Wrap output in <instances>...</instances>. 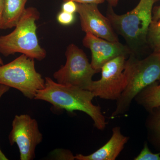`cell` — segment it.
<instances>
[{"mask_svg":"<svg viewBox=\"0 0 160 160\" xmlns=\"http://www.w3.org/2000/svg\"><path fill=\"white\" fill-rule=\"evenodd\" d=\"M4 1H5V0H0V30L1 29V22H2L3 7H4Z\"/></svg>","mask_w":160,"mask_h":160,"instance_id":"obj_23","label":"cell"},{"mask_svg":"<svg viewBox=\"0 0 160 160\" xmlns=\"http://www.w3.org/2000/svg\"><path fill=\"white\" fill-rule=\"evenodd\" d=\"M126 57L119 56L105 64L101 69V79L92 81L87 90L100 98L117 100L127 86V78L124 71Z\"/></svg>","mask_w":160,"mask_h":160,"instance_id":"obj_7","label":"cell"},{"mask_svg":"<svg viewBox=\"0 0 160 160\" xmlns=\"http://www.w3.org/2000/svg\"><path fill=\"white\" fill-rule=\"evenodd\" d=\"M135 98L140 105L150 112L160 106V84L155 82L147 86Z\"/></svg>","mask_w":160,"mask_h":160,"instance_id":"obj_13","label":"cell"},{"mask_svg":"<svg viewBox=\"0 0 160 160\" xmlns=\"http://www.w3.org/2000/svg\"><path fill=\"white\" fill-rule=\"evenodd\" d=\"M75 15L62 11L57 16V21L61 25L63 26H69L74 22Z\"/></svg>","mask_w":160,"mask_h":160,"instance_id":"obj_17","label":"cell"},{"mask_svg":"<svg viewBox=\"0 0 160 160\" xmlns=\"http://www.w3.org/2000/svg\"><path fill=\"white\" fill-rule=\"evenodd\" d=\"M159 1H160V0H159Z\"/></svg>","mask_w":160,"mask_h":160,"instance_id":"obj_26","label":"cell"},{"mask_svg":"<svg viewBox=\"0 0 160 160\" xmlns=\"http://www.w3.org/2000/svg\"><path fill=\"white\" fill-rule=\"evenodd\" d=\"M52 155L55 159L73 160L75 159V156L69 150L65 149H55L52 152Z\"/></svg>","mask_w":160,"mask_h":160,"instance_id":"obj_18","label":"cell"},{"mask_svg":"<svg viewBox=\"0 0 160 160\" xmlns=\"http://www.w3.org/2000/svg\"><path fill=\"white\" fill-rule=\"evenodd\" d=\"M159 20H160V6L155 8L153 14H152V21H158Z\"/></svg>","mask_w":160,"mask_h":160,"instance_id":"obj_22","label":"cell"},{"mask_svg":"<svg viewBox=\"0 0 160 160\" xmlns=\"http://www.w3.org/2000/svg\"><path fill=\"white\" fill-rule=\"evenodd\" d=\"M39 16L36 8H26L14 30L0 37V53L7 57L18 52L38 61L44 59L46 52L37 35L36 22Z\"/></svg>","mask_w":160,"mask_h":160,"instance_id":"obj_4","label":"cell"},{"mask_svg":"<svg viewBox=\"0 0 160 160\" xmlns=\"http://www.w3.org/2000/svg\"><path fill=\"white\" fill-rule=\"evenodd\" d=\"M45 79V87L38 92L35 100L50 103L56 111L83 112L93 120L96 128L104 130L106 125V119L101 107L92 104L95 96L92 92L76 86L59 84L50 78L46 77Z\"/></svg>","mask_w":160,"mask_h":160,"instance_id":"obj_1","label":"cell"},{"mask_svg":"<svg viewBox=\"0 0 160 160\" xmlns=\"http://www.w3.org/2000/svg\"><path fill=\"white\" fill-rule=\"evenodd\" d=\"M124 71L127 78V86L117 100L112 118L128 111L132 100L142 90L160 81V53L152 52L143 59H139L134 54L129 55Z\"/></svg>","mask_w":160,"mask_h":160,"instance_id":"obj_3","label":"cell"},{"mask_svg":"<svg viewBox=\"0 0 160 160\" xmlns=\"http://www.w3.org/2000/svg\"><path fill=\"white\" fill-rule=\"evenodd\" d=\"M3 65H4V62H3V60L0 57V66H2Z\"/></svg>","mask_w":160,"mask_h":160,"instance_id":"obj_25","label":"cell"},{"mask_svg":"<svg viewBox=\"0 0 160 160\" xmlns=\"http://www.w3.org/2000/svg\"><path fill=\"white\" fill-rule=\"evenodd\" d=\"M9 87L5 85H0V99L4 93L9 91ZM8 159L0 149V160H8Z\"/></svg>","mask_w":160,"mask_h":160,"instance_id":"obj_20","label":"cell"},{"mask_svg":"<svg viewBox=\"0 0 160 160\" xmlns=\"http://www.w3.org/2000/svg\"><path fill=\"white\" fill-rule=\"evenodd\" d=\"M98 6L78 3L77 12L82 30L110 42H119L109 20L100 12Z\"/></svg>","mask_w":160,"mask_h":160,"instance_id":"obj_9","label":"cell"},{"mask_svg":"<svg viewBox=\"0 0 160 160\" xmlns=\"http://www.w3.org/2000/svg\"><path fill=\"white\" fill-rule=\"evenodd\" d=\"M135 160H160V153H153L149 149L147 143L144 145L143 149Z\"/></svg>","mask_w":160,"mask_h":160,"instance_id":"obj_16","label":"cell"},{"mask_svg":"<svg viewBox=\"0 0 160 160\" xmlns=\"http://www.w3.org/2000/svg\"><path fill=\"white\" fill-rule=\"evenodd\" d=\"M66 61L53 74L57 82L87 89L92 82V77L97 72L92 68L86 53L73 44L67 47Z\"/></svg>","mask_w":160,"mask_h":160,"instance_id":"obj_6","label":"cell"},{"mask_svg":"<svg viewBox=\"0 0 160 160\" xmlns=\"http://www.w3.org/2000/svg\"><path fill=\"white\" fill-rule=\"evenodd\" d=\"M0 85L18 89L26 98L32 99L45 87V79L37 71L34 59L22 54L0 66Z\"/></svg>","mask_w":160,"mask_h":160,"instance_id":"obj_5","label":"cell"},{"mask_svg":"<svg viewBox=\"0 0 160 160\" xmlns=\"http://www.w3.org/2000/svg\"><path fill=\"white\" fill-rule=\"evenodd\" d=\"M82 42L83 45L91 51L90 63L92 68L97 72L110 60L119 56H127L131 54L126 45L119 42H110L90 33H86Z\"/></svg>","mask_w":160,"mask_h":160,"instance_id":"obj_10","label":"cell"},{"mask_svg":"<svg viewBox=\"0 0 160 160\" xmlns=\"http://www.w3.org/2000/svg\"><path fill=\"white\" fill-rule=\"evenodd\" d=\"M149 127L153 133L154 138L160 146V106L151 112Z\"/></svg>","mask_w":160,"mask_h":160,"instance_id":"obj_15","label":"cell"},{"mask_svg":"<svg viewBox=\"0 0 160 160\" xmlns=\"http://www.w3.org/2000/svg\"><path fill=\"white\" fill-rule=\"evenodd\" d=\"M111 138L107 143L93 153L88 155L77 154L75 156L78 160H115L124 149L128 142L129 138L125 136L121 132L119 127L112 129Z\"/></svg>","mask_w":160,"mask_h":160,"instance_id":"obj_11","label":"cell"},{"mask_svg":"<svg viewBox=\"0 0 160 160\" xmlns=\"http://www.w3.org/2000/svg\"><path fill=\"white\" fill-rule=\"evenodd\" d=\"M27 0H5L1 29L15 27L25 11Z\"/></svg>","mask_w":160,"mask_h":160,"instance_id":"obj_12","label":"cell"},{"mask_svg":"<svg viewBox=\"0 0 160 160\" xmlns=\"http://www.w3.org/2000/svg\"><path fill=\"white\" fill-rule=\"evenodd\" d=\"M109 3V6L112 7H115L117 6L119 0H106Z\"/></svg>","mask_w":160,"mask_h":160,"instance_id":"obj_24","label":"cell"},{"mask_svg":"<svg viewBox=\"0 0 160 160\" xmlns=\"http://www.w3.org/2000/svg\"><path fill=\"white\" fill-rule=\"evenodd\" d=\"M147 43L153 52L160 53V20L152 22L148 31Z\"/></svg>","mask_w":160,"mask_h":160,"instance_id":"obj_14","label":"cell"},{"mask_svg":"<svg viewBox=\"0 0 160 160\" xmlns=\"http://www.w3.org/2000/svg\"><path fill=\"white\" fill-rule=\"evenodd\" d=\"M62 11L75 14L77 12L78 3L72 1H68L63 3L62 8Z\"/></svg>","mask_w":160,"mask_h":160,"instance_id":"obj_19","label":"cell"},{"mask_svg":"<svg viewBox=\"0 0 160 160\" xmlns=\"http://www.w3.org/2000/svg\"><path fill=\"white\" fill-rule=\"evenodd\" d=\"M64 2L68 1H72L77 3L81 4H102L104 3L106 0H63Z\"/></svg>","mask_w":160,"mask_h":160,"instance_id":"obj_21","label":"cell"},{"mask_svg":"<svg viewBox=\"0 0 160 160\" xmlns=\"http://www.w3.org/2000/svg\"><path fill=\"white\" fill-rule=\"evenodd\" d=\"M10 145H17L20 160H32L35 150L43 140L37 120L28 114L17 115L12 122V129L9 135Z\"/></svg>","mask_w":160,"mask_h":160,"instance_id":"obj_8","label":"cell"},{"mask_svg":"<svg viewBox=\"0 0 160 160\" xmlns=\"http://www.w3.org/2000/svg\"><path fill=\"white\" fill-rule=\"evenodd\" d=\"M159 0H140L136 7L126 14H116L109 6L106 17L114 31L122 36L131 54L136 56L140 49L147 43L149 26L152 20V9Z\"/></svg>","mask_w":160,"mask_h":160,"instance_id":"obj_2","label":"cell"}]
</instances>
